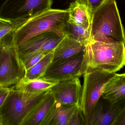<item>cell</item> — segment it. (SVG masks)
<instances>
[{
    "label": "cell",
    "mask_w": 125,
    "mask_h": 125,
    "mask_svg": "<svg viewBox=\"0 0 125 125\" xmlns=\"http://www.w3.org/2000/svg\"><path fill=\"white\" fill-rule=\"evenodd\" d=\"M11 88L0 86V107L3 103Z\"/></svg>",
    "instance_id": "24"
},
{
    "label": "cell",
    "mask_w": 125,
    "mask_h": 125,
    "mask_svg": "<svg viewBox=\"0 0 125 125\" xmlns=\"http://www.w3.org/2000/svg\"><path fill=\"white\" fill-rule=\"evenodd\" d=\"M25 72L11 32L0 39V86H15L24 78Z\"/></svg>",
    "instance_id": "5"
},
{
    "label": "cell",
    "mask_w": 125,
    "mask_h": 125,
    "mask_svg": "<svg viewBox=\"0 0 125 125\" xmlns=\"http://www.w3.org/2000/svg\"><path fill=\"white\" fill-rule=\"evenodd\" d=\"M125 105V100L111 105L102 97L93 108L87 125H111Z\"/></svg>",
    "instance_id": "10"
},
{
    "label": "cell",
    "mask_w": 125,
    "mask_h": 125,
    "mask_svg": "<svg viewBox=\"0 0 125 125\" xmlns=\"http://www.w3.org/2000/svg\"><path fill=\"white\" fill-rule=\"evenodd\" d=\"M78 105H65L55 101L42 125H67L71 116Z\"/></svg>",
    "instance_id": "15"
},
{
    "label": "cell",
    "mask_w": 125,
    "mask_h": 125,
    "mask_svg": "<svg viewBox=\"0 0 125 125\" xmlns=\"http://www.w3.org/2000/svg\"><path fill=\"white\" fill-rule=\"evenodd\" d=\"M50 90L31 94L11 88L0 107V119L2 125H22Z\"/></svg>",
    "instance_id": "4"
},
{
    "label": "cell",
    "mask_w": 125,
    "mask_h": 125,
    "mask_svg": "<svg viewBox=\"0 0 125 125\" xmlns=\"http://www.w3.org/2000/svg\"><path fill=\"white\" fill-rule=\"evenodd\" d=\"M91 41L122 42L125 45V29L115 0H106L94 9Z\"/></svg>",
    "instance_id": "1"
},
{
    "label": "cell",
    "mask_w": 125,
    "mask_h": 125,
    "mask_svg": "<svg viewBox=\"0 0 125 125\" xmlns=\"http://www.w3.org/2000/svg\"><path fill=\"white\" fill-rule=\"evenodd\" d=\"M102 97L111 105L125 100V75L116 73L108 82Z\"/></svg>",
    "instance_id": "13"
},
{
    "label": "cell",
    "mask_w": 125,
    "mask_h": 125,
    "mask_svg": "<svg viewBox=\"0 0 125 125\" xmlns=\"http://www.w3.org/2000/svg\"><path fill=\"white\" fill-rule=\"evenodd\" d=\"M12 20H8L0 18V30L8 25L11 23Z\"/></svg>",
    "instance_id": "25"
},
{
    "label": "cell",
    "mask_w": 125,
    "mask_h": 125,
    "mask_svg": "<svg viewBox=\"0 0 125 125\" xmlns=\"http://www.w3.org/2000/svg\"><path fill=\"white\" fill-rule=\"evenodd\" d=\"M86 125V123L79 105L71 116L67 125Z\"/></svg>",
    "instance_id": "22"
},
{
    "label": "cell",
    "mask_w": 125,
    "mask_h": 125,
    "mask_svg": "<svg viewBox=\"0 0 125 125\" xmlns=\"http://www.w3.org/2000/svg\"><path fill=\"white\" fill-rule=\"evenodd\" d=\"M0 125H2V124H1V122L0 119Z\"/></svg>",
    "instance_id": "27"
},
{
    "label": "cell",
    "mask_w": 125,
    "mask_h": 125,
    "mask_svg": "<svg viewBox=\"0 0 125 125\" xmlns=\"http://www.w3.org/2000/svg\"><path fill=\"white\" fill-rule=\"evenodd\" d=\"M79 78L59 81L50 89L56 102L67 106L80 105L82 87Z\"/></svg>",
    "instance_id": "9"
},
{
    "label": "cell",
    "mask_w": 125,
    "mask_h": 125,
    "mask_svg": "<svg viewBox=\"0 0 125 125\" xmlns=\"http://www.w3.org/2000/svg\"><path fill=\"white\" fill-rule=\"evenodd\" d=\"M50 53V52L39 51L31 52L20 56L25 69L26 70L35 65Z\"/></svg>",
    "instance_id": "20"
},
{
    "label": "cell",
    "mask_w": 125,
    "mask_h": 125,
    "mask_svg": "<svg viewBox=\"0 0 125 125\" xmlns=\"http://www.w3.org/2000/svg\"><path fill=\"white\" fill-rule=\"evenodd\" d=\"M53 52V51L48 54L35 65L26 70L23 79L31 80L42 78L48 67L52 62Z\"/></svg>",
    "instance_id": "19"
},
{
    "label": "cell",
    "mask_w": 125,
    "mask_h": 125,
    "mask_svg": "<svg viewBox=\"0 0 125 125\" xmlns=\"http://www.w3.org/2000/svg\"><path fill=\"white\" fill-rule=\"evenodd\" d=\"M50 90L29 114L22 125H42L55 103Z\"/></svg>",
    "instance_id": "14"
},
{
    "label": "cell",
    "mask_w": 125,
    "mask_h": 125,
    "mask_svg": "<svg viewBox=\"0 0 125 125\" xmlns=\"http://www.w3.org/2000/svg\"><path fill=\"white\" fill-rule=\"evenodd\" d=\"M67 9H50L28 18L14 31L17 46L41 33L53 31L64 35L63 29L68 20Z\"/></svg>",
    "instance_id": "3"
},
{
    "label": "cell",
    "mask_w": 125,
    "mask_h": 125,
    "mask_svg": "<svg viewBox=\"0 0 125 125\" xmlns=\"http://www.w3.org/2000/svg\"><path fill=\"white\" fill-rule=\"evenodd\" d=\"M116 75L99 70L87 69L84 73L80 109L87 125L91 113L102 97L107 83Z\"/></svg>",
    "instance_id": "6"
},
{
    "label": "cell",
    "mask_w": 125,
    "mask_h": 125,
    "mask_svg": "<svg viewBox=\"0 0 125 125\" xmlns=\"http://www.w3.org/2000/svg\"><path fill=\"white\" fill-rule=\"evenodd\" d=\"M27 19H18L12 21L11 23L10 24L0 30V39L7 34L14 31L16 29L22 25Z\"/></svg>",
    "instance_id": "21"
},
{
    "label": "cell",
    "mask_w": 125,
    "mask_h": 125,
    "mask_svg": "<svg viewBox=\"0 0 125 125\" xmlns=\"http://www.w3.org/2000/svg\"><path fill=\"white\" fill-rule=\"evenodd\" d=\"M89 0L94 9L106 0Z\"/></svg>",
    "instance_id": "26"
},
{
    "label": "cell",
    "mask_w": 125,
    "mask_h": 125,
    "mask_svg": "<svg viewBox=\"0 0 125 125\" xmlns=\"http://www.w3.org/2000/svg\"><path fill=\"white\" fill-rule=\"evenodd\" d=\"M53 0H6L0 7V18L13 20L29 18L51 9Z\"/></svg>",
    "instance_id": "7"
},
{
    "label": "cell",
    "mask_w": 125,
    "mask_h": 125,
    "mask_svg": "<svg viewBox=\"0 0 125 125\" xmlns=\"http://www.w3.org/2000/svg\"><path fill=\"white\" fill-rule=\"evenodd\" d=\"M58 82L44 79L27 80L23 79L13 88L31 94H37L50 90Z\"/></svg>",
    "instance_id": "17"
},
{
    "label": "cell",
    "mask_w": 125,
    "mask_h": 125,
    "mask_svg": "<svg viewBox=\"0 0 125 125\" xmlns=\"http://www.w3.org/2000/svg\"><path fill=\"white\" fill-rule=\"evenodd\" d=\"M123 74H124V75H125V73H123Z\"/></svg>",
    "instance_id": "28"
},
{
    "label": "cell",
    "mask_w": 125,
    "mask_h": 125,
    "mask_svg": "<svg viewBox=\"0 0 125 125\" xmlns=\"http://www.w3.org/2000/svg\"><path fill=\"white\" fill-rule=\"evenodd\" d=\"M86 70V66L83 51L68 58L52 62L41 79L59 82L79 78L83 75Z\"/></svg>",
    "instance_id": "8"
},
{
    "label": "cell",
    "mask_w": 125,
    "mask_h": 125,
    "mask_svg": "<svg viewBox=\"0 0 125 125\" xmlns=\"http://www.w3.org/2000/svg\"><path fill=\"white\" fill-rule=\"evenodd\" d=\"M64 36L53 31L41 33L17 46L19 55L39 51L52 52Z\"/></svg>",
    "instance_id": "11"
},
{
    "label": "cell",
    "mask_w": 125,
    "mask_h": 125,
    "mask_svg": "<svg viewBox=\"0 0 125 125\" xmlns=\"http://www.w3.org/2000/svg\"><path fill=\"white\" fill-rule=\"evenodd\" d=\"M111 125H125V105Z\"/></svg>",
    "instance_id": "23"
},
{
    "label": "cell",
    "mask_w": 125,
    "mask_h": 125,
    "mask_svg": "<svg viewBox=\"0 0 125 125\" xmlns=\"http://www.w3.org/2000/svg\"><path fill=\"white\" fill-rule=\"evenodd\" d=\"M91 29L67 22L63 29L64 36L86 45L90 41Z\"/></svg>",
    "instance_id": "18"
},
{
    "label": "cell",
    "mask_w": 125,
    "mask_h": 125,
    "mask_svg": "<svg viewBox=\"0 0 125 125\" xmlns=\"http://www.w3.org/2000/svg\"><path fill=\"white\" fill-rule=\"evenodd\" d=\"M86 45L64 36L53 52L52 62L68 58L84 51Z\"/></svg>",
    "instance_id": "16"
},
{
    "label": "cell",
    "mask_w": 125,
    "mask_h": 125,
    "mask_svg": "<svg viewBox=\"0 0 125 125\" xmlns=\"http://www.w3.org/2000/svg\"><path fill=\"white\" fill-rule=\"evenodd\" d=\"M84 55L86 70L116 73L125 66V45L123 43L90 41L86 45Z\"/></svg>",
    "instance_id": "2"
},
{
    "label": "cell",
    "mask_w": 125,
    "mask_h": 125,
    "mask_svg": "<svg viewBox=\"0 0 125 125\" xmlns=\"http://www.w3.org/2000/svg\"><path fill=\"white\" fill-rule=\"evenodd\" d=\"M67 10L68 23L91 30L94 9L89 0H75Z\"/></svg>",
    "instance_id": "12"
}]
</instances>
